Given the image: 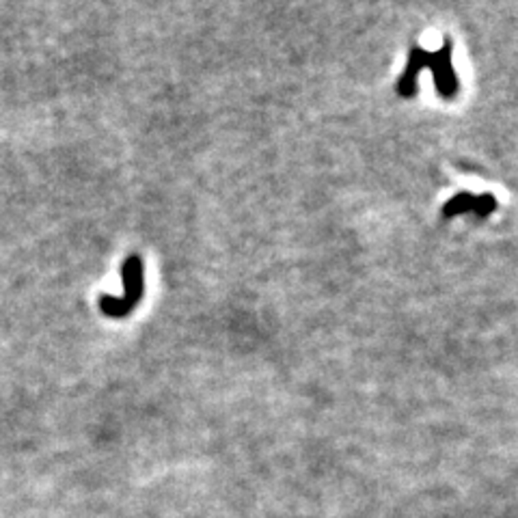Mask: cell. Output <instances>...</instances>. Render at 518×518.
Here are the masks:
<instances>
[{
	"label": "cell",
	"instance_id": "1",
	"mask_svg": "<svg viewBox=\"0 0 518 518\" xmlns=\"http://www.w3.org/2000/svg\"><path fill=\"white\" fill-rule=\"evenodd\" d=\"M121 281H123V294L121 296L104 294V296H100V301H97L100 311L110 319L128 317L138 307V303L143 301V294H145V266H143V257L138 253L128 255V259L123 261Z\"/></svg>",
	"mask_w": 518,
	"mask_h": 518
}]
</instances>
